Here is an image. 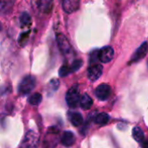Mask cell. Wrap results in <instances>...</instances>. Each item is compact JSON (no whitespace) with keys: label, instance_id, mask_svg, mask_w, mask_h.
I'll use <instances>...</instances> for the list:
<instances>
[{"label":"cell","instance_id":"obj_2","mask_svg":"<svg viewBox=\"0 0 148 148\" xmlns=\"http://www.w3.org/2000/svg\"><path fill=\"white\" fill-rule=\"evenodd\" d=\"M36 86V79L32 75H26L24 76L19 86H18V92L22 95H27L30 93Z\"/></svg>","mask_w":148,"mask_h":148},{"label":"cell","instance_id":"obj_12","mask_svg":"<svg viewBox=\"0 0 148 148\" xmlns=\"http://www.w3.org/2000/svg\"><path fill=\"white\" fill-rule=\"evenodd\" d=\"M69 121L75 127H79L83 123V117L80 113H71L69 115Z\"/></svg>","mask_w":148,"mask_h":148},{"label":"cell","instance_id":"obj_1","mask_svg":"<svg viewBox=\"0 0 148 148\" xmlns=\"http://www.w3.org/2000/svg\"><path fill=\"white\" fill-rule=\"evenodd\" d=\"M65 99H66V102L69 108H75L80 105L81 95H80V93L78 90V87L76 85H74L68 90Z\"/></svg>","mask_w":148,"mask_h":148},{"label":"cell","instance_id":"obj_7","mask_svg":"<svg viewBox=\"0 0 148 148\" xmlns=\"http://www.w3.org/2000/svg\"><path fill=\"white\" fill-rule=\"evenodd\" d=\"M103 67L101 64H94L88 69V77L90 81H97L102 75Z\"/></svg>","mask_w":148,"mask_h":148},{"label":"cell","instance_id":"obj_5","mask_svg":"<svg viewBox=\"0 0 148 148\" xmlns=\"http://www.w3.org/2000/svg\"><path fill=\"white\" fill-rule=\"evenodd\" d=\"M37 142H38V135L35 132L29 131L26 134L22 143V148H35L37 145Z\"/></svg>","mask_w":148,"mask_h":148},{"label":"cell","instance_id":"obj_21","mask_svg":"<svg viewBox=\"0 0 148 148\" xmlns=\"http://www.w3.org/2000/svg\"><path fill=\"white\" fill-rule=\"evenodd\" d=\"M147 65H148V62H147Z\"/></svg>","mask_w":148,"mask_h":148},{"label":"cell","instance_id":"obj_20","mask_svg":"<svg viewBox=\"0 0 148 148\" xmlns=\"http://www.w3.org/2000/svg\"><path fill=\"white\" fill-rule=\"evenodd\" d=\"M141 147H142V148H148V140L143 141V142H142Z\"/></svg>","mask_w":148,"mask_h":148},{"label":"cell","instance_id":"obj_6","mask_svg":"<svg viewBox=\"0 0 148 148\" xmlns=\"http://www.w3.org/2000/svg\"><path fill=\"white\" fill-rule=\"evenodd\" d=\"M111 95V87L108 84H101L95 89V96L100 101H106Z\"/></svg>","mask_w":148,"mask_h":148},{"label":"cell","instance_id":"obj_10","mask_svg":"<svg viewBox=\"0 0 148 148\" xmlns=\"http://www.w3.org/2000/svg\"><path fill=\"white\" fill-rule=\"evenodd\" d=\"M61 142L64 147H71L75 142V136L71 131H65L62 135Z\"/></svg>","mask_w":148,"mask_h":148},{"label":"cell","instance_id":"obj_13","mask_svg":"<svg viewBox=\"0 0 148 148\" xmlns=\"http://www.w3.org/2000/svg\"><path fill=\"white\" fill-rule=\"evenodd\" d=\"M133 137L135 141L137 142H143L145 141V134L142 129L139 127H135L133 129Z\"/></svg>","mask_w":148,"mask_h":148},{"label":"cell","instance_id":"obj_19","mask_svg":"<svg viewBox=\"0 0 148 148\" xmlns=\"http://www.w3.org/2000/svg\"><path fill=\"white\" fill-rule=\"evenodd\" d=\"M69 73H71V69H70L69 66L64 65V66H62L59 69V75L62 77L67 76Z\"/></svg>","mask_w":148,"mask_h":148},{"label":"cell","instance_id":"obj_16","mask_svg":"<svg viewBox=\"0 0 148 148\" xmlns=\"http://www.w3.org/2000/svg\"><path fill=\"white\" fill-rule=\"evenodd\" d=\"M59 85H60V82L57 79H52L48 84V91H49L48 95H51L52 93L56 92L58 89Z\"/></svg>","mask_w":148,"mask_h":148},{"label":"cell","instance_id":"obj_11","mask_svg":"<svg viewBox=\"0 0 148 148\" xmlns=\"http://www.w3.org/2000/svg\"><path fill=\"white\" fill-rule=\"evenodd\" d=\"M93 105V100L88 94H83L81 96L80 107L84 110H88Z\"/></svg>","mask_w":148,"mask_h":148},{"label":"cell","instance_id":"obj_17","mask_svg":"<svg viewBox=\"0 0 148 148\" xmlns=\"http://www.w3.org/2000/svg\"><path fill=\"white\" fill-rule=\"evenodd\" d=\"M31 21L30 16L29 15V13L27 12H23L20 16V23L22 26H25L28 25Z\"/></svg>","mask_w":148,"mask_h":148},{"label":"cell","instance_id":"obj_18","mask_svg":"<svg viewBox=\"0 0 148 148\" xmlns=\"http://www.w3.org/2000/svg\"><path fill=\"white\" fill-rule=\"evenodd\" d=\"M82 66V61L81 59H77V60H75L71 65H70V69H71V72H75V71H77Z\"/></svg>","mask_w":148,"mask_h":148},{"label":"cell","instance_id":"obj_3","mask_svg":"<svg viewBox=\"0 0 148 148\" xmlns=\"http://www.w3.org/2000/svg\"><path fill=\"white\" fill-rule=\"evenodd\" d=\"M56 41L62 54L64 56H70L73 52V49L66 36L63 34H58L56 36Z\"/></svg>","mask_w":148,"mask_h":148},{"label":"cell","instance_id":"obj_15","mask_svg":"<svg viewBox=\"0 0 148 148\" xmlns=\"http://www.w3.org/2000/svg\"><path fill=\"white\" fill-rule=\"evenodd\" d=\"M42 100V95L39 94V93H35L33 94L32 95L29 96L28 101L30 105H33V106H38L41 101Z\"/></svg>","mask_w":148,"mask_h":148},{"label":"cell","instance_id":"obj_9","mask_svg":"<svg viewBox=\"0 0 148 148\" xmlns=\"http://www.w3.org/2000/svg\"><path fill=\"white\" fill-rule=\"evenodd\" d=\"M62 9L67 13H72L79 9L80 2L76 0H64L62 3Z\"/></svg>","mask_w":148,"mask_h":148},{"label":"cell","instance_id":"obj_4","mask_svg":"<svg viewBox=\"0 0 148 148\" xmlns=\"http://www.w3.org/2000/svg\"><path fill=\"white\" fill-rule=\"evenodd\" d=\"M114 49L110 46H105L98 52V59L104 63L109 62L114 57Z\"/></svg>","mask_w":148,"mask_h":148},{"label":"cell","instance_id":"obj_14","mask_svg":"<svg viewBox=\"0 0 148 148\" xmlns=\"http://www.w3.org/2000/svg\"><path fill=\"white\" fill-rule=\"evenodd\" d=\"M109 115L106 113H101L98 114L95 117V122L99 124V125H105L109 121Z\"/></svg>","mask_w":148,"mask_h":148},{"label":"cell","instance_id":"obj_8","mask_svg":"<svg viewBox=\"0 0 148 148\" xmlns=\"http://www.w3.org/2000/svg\"><path fill=\"white\" fill-rule=\"evenodd\" d=\"M148 51V43L147 42H144L138 49L137 50L134 52L132 59H131V62H136L140 60H141L147 53Z\"/></svg>","mask_w":148,"mask_h":148}]
</instances>
